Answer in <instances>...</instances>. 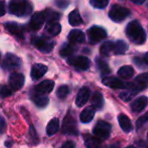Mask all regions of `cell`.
<instances>
[{"label":"cell","instance_id":"cell-32","mask_svg":"<svg viewBox=\"0 0 148 148\" xmlns=\"http://www.w3.org/2000/svg\"><path fill=\"white\" fill-rule=\"evenodd\" d=\"M137 93H138V92H136V91H134V90L129 89L128 91L121 92V93L120 94V98H121L122 101L127 102V101H130Z\"/></svg>","mask_w":148,"mask_h":148},{"label":"cell","instance_id":"cell-42","mask_svg":"<svg viewBox=\"0 0 148 148\" xmlns=\"http://www.w3.org/2000/svg\"><path fill=\"white\" fill-rule=\"evenodd\" d=\"M146 0H132L133 3H136V4H142Z\"/></svg>","mask_w":148,"mask_h":148},{"label":"cell","instance_id":"cell-21","mask_svg":"<svg viewBox=\"0 0 148 148\" xmlns=\"http://www.w3.org/2000/svg\"><path fill=\"white\" fill-rule=\"evenodd\" d=\"M69 40L73 43H82L85 41V34L80 29H73L69 35Z\"/></svg>","mask_w":148,"mask_h":148},{"label":"cell","instance_id":"cell-46","mask_svg":"<svg viewBox=\"0 0 148 148\" xmlns=\"http://www.w3.org/2000/svg\"><path fill=\"white\" fill-rule=\"evenodd\" d=\"M125 148H136L135 147H134V146H128V147H127Z\"/></svg>","mask_w":148,"mask_h":148},{"label":"cell","instance_id":"cell-38","mask_svg":"<svg viewBox=\"0 0 148 148\" xmlns=\"http://www.w3.org/2000/svg\"><path fill=\"white\" fill-rule=\"evenodd\" d=\"M56 4L60 8H66L69 4V2L68 0H56Z\"/></svg>","mask_w":148,"mask_h":148},{"label":"cell","instance_id":"cell-44","mask_svg":"<svg viewBox=\"0 0 148 148\" xmlns=\"http://www.w3.org/2000/svg\"><path fill=\"white\" fill-rule=\"evenodd\" d=\"M145 62H146V63H148V53L145 56Z\"/></svg>","mask_w":148,"mask_h":148},{"label":"cell","instance_id":"cell-43","mask_svg":"<svg viewBox=\"0 0 148 148\" xmlns=\"http://www.w3.org/2000/svg\"><path fill=\"white\" fill-rule=\"evenodd\" d=\"M5 147H7L8 148H10L11 147V144L10 143V141H5Z\"/></svg>","mask_w":148,"mask_h":148},{"label":"cell","instance_id":"cell-30","mask_svg":"<svg viewBox=\"0 0 148 148\" xmlns=\"http://www.w3.org/2000/svg\"><path fill=\"white\" fill-rule=\"evenodd\" d=\"M85 146L87 148H101V142L97 137H88L85 141Z\"/></svg>","mask_w":148,"mask_h":148},{"label":"cell","instance_id":"cell-34","mask_svg":"<svg viewBox=\"0 0 148 148\" xmlns=\"http://www.w3.org/2000/svg\"><path fill=\"white\" fill-rule=\"evenodd\" d=\"M69 93V87L63 85V86H61V87L58 88V89L56 91V95H57V97L59 99H64V98H66L68 96Z\"/></svg>","mask_w":148,"mask_h":148},{"label":"cell","instance_id":"cell-12","mask_svg":"<svg viewBox=\"0 0 148 148\" xmlns=\"http://www.w3.org/2000/svg\"><path fill=\"white\" fill-rule=\"evenodd\" d=\"M46 19V14L45 12H36L34 14L30 19L29 26L34 30H38L42 28L44 21Z\"/></svg>","mask_w":148,"mask_h":148},{"label":"cell","instance_id":"cell-33","mask_svg":"<svg viewBox=\"0 0 148 148\" xmlns=\"http://www.w3.org/2000/svg\"><path fill=\"white\" fill-rule=\"evenodd\" d=\"M97 65L101 70V73L102 75H108L111 70L108 67V65L102 60H97Z\"/></svg>","mask_w":148,"mask_h":148},{"label":"cell","instance_id":"cell-48","mask_svg":"<svg viewBox=\"0 0 148 148\" xmlns=\"http://www.w3.org/2000/svg\"><path fill=\"white\" fill-rule=\"evenodd\" d=\"M147 138H148V134H147Z\"/></svg>","mask_w":148,"mask_h":148},{"label":"cell","instance_id":"cell-11","mask_svg":"<svg viewBox=\"0 0 148 148\" xmlns=\"http://www.w3.org/2000/svg\"><path fill=\"white\" fill-rule=\"evenodd\" d=\"M24 75L21 73H13L10 75L9 83L10 86L13 88V90L20 89L24 84Z\"/></svg>","mask_w":148,"mask_h":148},{"label":"cell","instance_id":"cell-15","mask_svg":"<svg viewBox=\"0 0 148 148\" xmlns=\"http://www.w3.org/2000/svg\"><path fill=\"white\" fill-rule=\"evenodd\" d=\"M54 87H55V82L53 81L45 80L36 86L35 91L42 95H46V94H49L53 90Z\"/></svg>","mask_w":148,"mask_h":148},{"label":"cell","instance_id":"cell-26","mask_svg":"<svg viewBox=\"0 0 148 148\" xmlns=\"http://www.w3.org/2000/svg\"><path fill=\"white\" fill-rule=\"evenodd\" d=\"M59 126H60V123H59V120L57 118H54L52 119L48 126H47V128H46V133L49 136H52L54 134H56L58 130H59Z\"/></svg>","mask_w":148,"mask_h":148},{"label":"cell","instance_id":"cell-19","mask_svg":"<svg viewBox=\"0 0 148 148\" xmlns=\"http://www.w3.org/2000/svg\"><path fill=\"white\" fill-rule=\"evenodd\" d=\"M118 121L121 129L125 133H130L133 130V124L131 120L126 114H120L118 116Z\"/></svg>","mask_w":148,"mask_h":148},{"label":"cell","instance_id":"cell-13","mask_svg":"<svg viewBox=\"0 0 148 148\" xmlns=\"http://www.w3.org/2000/svg\"><path fill=\"white\" fill-rule=\"evenodd\" d=\"M90 89L87 87H83L82 88L78 94H77V96H76V99H75V104L77 107L81 108V107H83L87 102L89 100V97H90Z\"/></svg>","mask_w":148,"mask_h":148},{"label":"cell","instance_id":"cell-9","mask_svg":"<svg viewBox=\"0 0 148 148\" xmlns=\"http://www.w3.org/2000/svg\"><path fill=\"white\" fill-rule=\"evenodd\" d=\"M102 83L111 88H128L133 89V83H125L116 77H105L102 80Z\"/></svg>","mask_w":148,"mask_h":148},{"label":"cell","instance_id":"cell-6","mask_svg":"<svg viewBox=\"0 0 148 148\" xmlns=\"http://www.w3.org/2000/svg\"><path fill=\"white\" fill-rule=\"evenodd\" d=\"M62 133L64 134L74 135L76 136L78 134L77 124L73 116L70 114H67V116L63 120V124L62 127Z\"/></svg>","mask_w":148,"mask_h":148},{"label":"cell","instance_id":"cell-17","mask_svg":"<svg viewBox=\"0 0 148 148\" xmlns=\"http://www.w3.org/2000/svg\"><path fill=\"white\" fill-rule=\"evenodd\" d=\"M148 104V98L147 96H141L134 100L131 103V109L134 112H140L142 111Z\"/></svg>","mask_w":148,"mask_h":148},{"label":"cell","instance_id":"cell-37","mask_svg":"<svg viewBox=\"0 0 148 148\" xmlns=\"http://www.w3.org/2000/svg\"><path fill=\"white\" fill-rule=\"evenodd\" d=\"M147 122H148V112H147L145 114H143L142 116H140V117L138 119V121H137V122H136V127L139 129V128H140L141 127H143Z\"/></svg>","mask_w":148,"mask_h":148},{"label":"cell","instance_id":"cell-39","mask_svg":"<svg viewBox=\"0 0 148 148\" xmlns=\"http://www.w3.org/2000/svg\"><path fill=\"white\" fill-rule=\"evenodd\" d=\"M6 130V121L3 117L0 116V134H3Z\"/></svg>","mask_w":148,"mask_h":148},{"label":"cell","instance_id":"cell-25","mask_svg":"<svg viewBox=\"0 0 148 148\" xmlns=\"http://www.w3.org/2000/svg\"><path fill=\"white\" fill-rule=\"evenodd\" d=\"M92 106L93 108L95 109V110H98V109H101L103 105H104V98H103V95L100 92H95L93 95V98H92Z\"/></svg>","mask_w":148,"mask_h":148},{"label":"cell","instance_id":"cell-41","mask_svg":"<svg viewBox=\"0 0 148 148\" xmlns=\"http://www.w3.org/2000/svg\"><path fill=\"white\" fill-rule=\"evenodd\" d=\"M6 12V9H5V3L3 1H0V16H3Z\"/></svg>","mask_w":148,"mask_h":148},{"label":"cell","instance_id":"cell-16","mask_svg":"<svg viewBox=\"0 0 148 148\" xmlns=\"http://www.w3.org/2000/svg\"><path fill=\"white\" fill-rule=\"evenodd\" d=\"M47 71H48L47 66L41 63H36L34 64L31 68L30 76L33 80H39L46 74Z\"/></svg>","mask_w":148,"mask_h":148},{"label":"cell","instance_id":"cell-29","mask_svg":"<svg viewBox=\"0 0 148 148\" xmlns=\"http://www.w3.org/2000/svg\"><path fill=\"white\" fill-rule=\"evenodd\" d=\"M128 49V45L124 41H117L114 43V53L115 55H121L125 54Z\"/></svg>","mask_w":148,"mask_h":148},{"label":"cell","instance_id":"cell-14","mask_svg":"<svg viewBox=\"0 0 148 148\" xmlns=\"http://www.w3.org/2000/svg\"><path fill=\"white\" fill-rule=\"evenodd\" d=\"M148 87V73H143L138 75L133 83V89L136 92L145 89Z\"/></svg>","mask_w":148,"mask_h":148},{"label":"cell","instance_id":"cell-3","mask_svg":"<svg viewBox=\"0 0 148 148\" xmlns=\"http://www.w3.org/2000/svg\"><path fill=\"white\" fill-rule=\"evenodd\" d=\"M111 125L106 121H100L96 123L93 129V134L100 140H106L109 137L111 133Z\"/></svg>","mask_w":148,"mask_h":148},{"label":"cell","instance_id":"cell-24","mask_svg":"<svg viewBox=\"0 0 148 148\" xmlns=\"http://www.w3.org/2000/svg\"><path fill=\"white\" fill-rule=\"evenodd\" d=\"M69 24L74 27L79 26L82 23V18L78 10H74L73 11L70 12V14L69 15Z\"/></svg>","mask_w":148,"mask_h":148},{"label":"cell","instance_id":"cell-2","mask_svg":"<svg viewBox=\"0 0 148 148\" xmlns=\"http://www.w3.org/2000/svg\"><path fill=\"white\" fill-rule=\"evenodd\" d=\"M9 11L17 16H23L32 12V5L27 0H11L9 3Z\"/></svg>","mask_w":148,"mask_h":148},{"label":"cell","instance_id":"cell-20","mask_svg":"<svg viewBox=\"0 0 148 148\" xmlns=\"http://www.w3.org/2000/svg\"><path fill=\"white\" fill-rule=\"evenodd\" d=\"M5 29L12 35L23 38V29L20 25H18L16 23H6L4 24Z\"/></svg>","mask_w":148,"mask_h":148},{"label":"cell","instance_id":"cell-5","mask_svg":"<svg viewBox=\"0 0 148 148\" xmlns=\"http://www.w3.org/2000/svg\"><path fill=\"white\" fill-rule=\"evenodd\" d=\"M33 44L42 53H49L52 51L55 42L48 37H35L32 40Z\"/></svg>","mask_w":148,"mask_h":148},{"label":"cell","instance_id":"cell-28","mask_svg":"<svg viewBox=\"0 0 148 148\" xmlns=\"http://www.w3.org/2000/svg\"><path fill=\"white\" fill-rule=\"evenodd\" d=\"M114 43L112 42L111 41L105 42L100 49L101 55L104 56H110V55L114 52Z\"/></svg>","mask_w":148,"mask_h":148},{"label":"cell","instance_id":"cell-10","mask_svg":"<svg viewBox=\"0 0 148 148\" xmlns=\"http://www.w3.org/2000/svg\"><path fill=\"white\" fill-rule=\"evenodd\" d=\"M20 66V59L14 54L8 53L6 54L3 62V67L8 70L15 69H17Z\"/></svg>","mask_w":148,"mask_h":148},{"label":"cell","instance_id":"cell-18","mask_svg":"<svg viewBox=\"0 0 148 148\" xmlns=\"http://www.w3.org/2000/svg\"><path fill=\"white\" fill-rule=\"evenodd\" d=\"M95 114V109L93 107L86 108L80 114V121L82 123H89L92 121Z\"/></svg>","mask_w":148,"mask_h":148},{"label":"cell","instance_id":"cell-22","mask_svg":"<svg viewBox=\"0 0 148 148\" xmlns=\"http://www.w3.org/2000/svg\"><path fill=\"white\" fill-rule=\"evenodd\" d=\"M32 101L39 108H45L49 102V99L48 96H46L45 95L39 94V93L35 94L32 96Z\"/></svg>","mask_w":148,"mask_h":148},{"label":"cell","instance_id":"cell-1","mask_svg":"<svg viewBox=\"0 0 148 148\" xmlns=\"http://www.w3.org/2000/svg\"><path fill=\"white\" fill-rule=\"evenodd\" d=\"M127 35L130 41L135 44H143L147 39L146 32L138 21H132L127 24Z\"/></svg>","mask_w":148,"mask_h":148},{"label":"cell","instance_id":"cell-31","mask_svg":"<svg viewBox=\"0 0 148 148\" xmlns=\"http://www.w3.org/2000/svg\"><path fill=\"white\" fill-rule=\"evenodd\" d=\"M75 51V48L70 44H65L62 47L61 50H60V55L62 57H66V56H69L71 55L74 54V52Z\"/></svg>","mask_w":148,"mask_h":148},{"label":"cell","instance_id":"cell-45","mask_svg":"<svg viewBox=\"0 0 148 148\" xmlns=\"http://www.w3.org/2000/svg\"><path fill=\"white\" fill-rule=\"evenodd\" d=\"M110 148H120L119 147V146L118 145H113V146H111Z\"/></svg>","mask_w":148,"mask_h":148},{"label":"cell","instance_id":"cell-35","mask_svg":"<svg viewBox=\"0 0 148 148\" xmlns=\"http://www.w3.org/2000/svg\"><path fill=\"white\" fill-rule=\"evenodd\" d=\"M13 94V88L10 86H3L0 88V97L1 98H6Z\"/></svg>","mask_w":148,"mask_h":148},{"label":"cell","instance_id":"cell-36","mask_svg":"<svg viewBox=\"0 0 148 148\" xmlns=\"http://www.w3.org/2000/svg\"><path fill=\"white\" fill-rule=\"evenodd\" d=\"M90 3L97 9H104L108 4V0H90Z\"/></svg>","mask_w":148,"mask_h":148},{"label":"cell","instance_id":"cell-23","mask_svg":"<svg viewBox=\"0 0 148 148\" xmlns=\"http://www.w3.org/2000/svg\"><path fill=\"white\" fill-rule=\"evenodd\" d=\"M62 26L56 21H49L46 25V30L51 36H56L61 32Z\"/></svg>","mask_w":148,"mask_h":148},{"label":"cell","instance_id":"cell-40","mask_svg":"<svg viewBox=\"0 0 148 148\" xmlns=\"http://www.w3.org/2000/svg\"><path fill=\"white\" fill-rule=\"evenodd\" d=\"M75 144L73 141H66L65 143L62 144V146L60 148H75Z\"/></svg>","mask_w":148,"mask_h":148},{"label":"cell","instance_id":"cell-4","mask_svg":"<svg viewBox=\"0 0 148 148\" xmlns=\"http://www.w3.org/2000/svg\"><path fill=\"white\" fill-rule=\"evenodd\" d=\"M130 15V10L121 5H114L109 11V17L116 23L125 20Z\"/></svg>","mask_w":148,"mask_h":148},{"label":"cell","instance_id":"cell-47","mask_svg":"<svg viewBox=\"0 0 148 148\" xmlns=\"http://www.w3.org/2000/svg\"><path fill=\"white\" fill-rule=\"evenodd\" d=\"M0 58H1V55H0Z\"/></svg>","mask_w":148,"mask_h":148},{"label":"cell","instance_id":"cell-8","mask_svg":"<svg viewBox=\"0 0 148 148\" xmlns=\"http://www.w3.org/2000/svg\"><path fill=\"white\" fill-rule=\"evenodd\" d=\"M68 63L80 70H87L89 69L91 62L88 57L80 56H72L69 58Z\"/></svg>","mask_w":148,"mask_h":148},{"label":"cell","instance_id":"cell-27","mask_svg":"<svg viewBox=\"0 0 148 148\" xmlns=\"http://www.w3.org/2000/svg\"><path fill=\"white\" fill-rule=\"evenodd\" d=\"M134 74V69L132 66L129 65L123 66L118 70V75L123 79H129L133 77Z\"/></svg>","mask_w":148,"mask_h":148},{"label":"cell","instance_id":"cell-7","mask_svg":"<svg viewBox=\"0 0 148 148\" xmlns=\"http://www.w3.org/2000/svg\"><path fill=\"white\" fill-rule=\"evenodd\" d=\"M88 36L91 43H97L107 37V32L101 27L92 26L88 30Z\"/></svg>","mask_w":148,"mask_h":148}]
</instances>
